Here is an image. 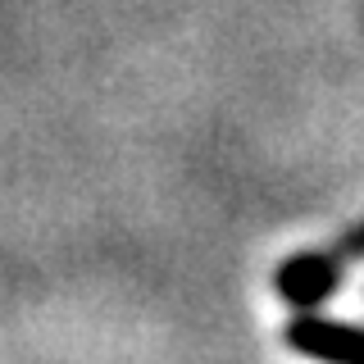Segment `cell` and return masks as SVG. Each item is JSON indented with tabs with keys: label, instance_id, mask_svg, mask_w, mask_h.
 Returning a JSON list of instances; mask_svg holds the SVG:
<instances>
[{
	"label": "cell",
	"instance_id": "6da1fadb",
	"mask_svg": "<svg viewBox=\"0 0 364 364\" xmlns=\"http://www.w3.org/2000/svg\"><path fill=\"white\" fill-rule=\"evenodd\" d=\"M355 259H364V223L355 232H346L333 250H318V255H301V259H287L278 269V291L296 305H314L323 301L328 291L337 287V278L346 273Z\"/></svg>",
	"mask_w": 364,
	"mask_h": 364
},
{
	"label": "cell",
	"instance_id": "7a4b0ae2",
	"mask_svg": "<svg viewBox=\"0 0 364 364\" xmlns=\"http://www.w3.org/2000/svg\"><path fill=\"white\" fill-rule=\"evenodd\" d=\"M287 341L305 355L337 360V364H360L364 360V328L350 323H323V318H296L287 328Z\"/></svg>",
	"mask_w": 364,
	"mask_h": 364
}]
</instances>
